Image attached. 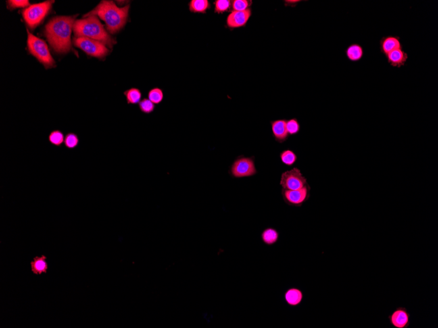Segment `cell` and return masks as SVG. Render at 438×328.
I'll use <instances>...</instances> for the list:
<instances>
[{"mask_svg":"<svg viewBox=\"0 0 438 328\" xmlns=\"http://www.w3.org/2000/svg\"><path fill=\"white\" fill-rule=\"evenodd\" d=\"M75 17H54L45 28V35L54 51L59 54L68 53L72 48L71 34L75 22Z\"/></svg>","mask_w":438,"mask_h":328,"instance_id":"obj_1","label":"cell"},{"mask_svg":"<svg viewBox=\"0 0 438 328\" xmlns=\"http://www.w3.org/2000/svg\"><path fill=\"white\" fill-rule=\"evenodd\" d=\"M130 5L124 7L117 6L112 1H102L93 10L84 15V18L96 16L105 22L109 33L114 34L120 31L126 24L129 17Z\"/></svg>","mask_w":438,"mask_h":328,"instance_id":"obj_2","label":"cell"},{"mask_svg":"<svg viewBox=\"0 0 438 328\" xmlns=\"http://www.w3.org/2000/svg\"><path fill=\"white\" fill-rule=\"evenodd\" d=\"M73 30L76 37L88 38L96 40L110 49L116 43V40L108 33L96 16L85 17V19L75 21Z\"/></svg>","mask_w":438,"mask_h":328,"instance_id":"obj_3","label":"cell"},{"mask_svg":"<svg viewBox=\"0 0 438 328\" xmlns=\"http://www.w3.org/2000/svg\"><path fill=\"white\" fill-rule=\"evenodd\" d=\"M27 33H28L27 45H28L30 53L37 59V60L42 63L45 68H51L55 66V61L50 53L46 42L34 36L33 34L30 33L28 29H27Z\"/></svg>","mask_w":438,"mask_h":328,"instance_id":"obj_4","label":"cell"},{"mask_svg":"<svg viewBox=\"0 0 438 328\" xmlns=\"http://www.w3.org/2000/svg\"><path fill=\"white\" fill-rule=\"evenodd\" d=\"M54 1H46L42 3L30 5L22 11V17L27 26L34 30L49 14Z\"/></svg>","mask_w":438,"mask_h":328,"instance_id":"obj_5","label":"cell"},{"mask_svg":"<svg viewBox=\"0 0 438 328\" xmlns=\"http://www.w3.org/2000/svg\"><path fill=\"white\" fill-rule=\"evenodd\" d=\"M229 174L234 178L252 177L257 174L255 163V157H245L240 155L236 157L229 170Z\"/></svg>","mask_w":438,"mask_h":328,"instance_id":"obj_6","label":"cell"},{"mask_svg":"<svg viewBox=\"0 0 438 328\" xmlns=\"http://www.w3.org/2000/svg\"><path fill=\"white\" fill-rule=\"evenodd\" d=\"M74 46L82 49L89 56L100 59H105L109 55V50L107 46L96 41L84 37H76L73 40Z\"/></svg>","mask_w":438,"mask_h":328,"instance_id":"obj_7","label":"cell"},{"mask_svg":"<svg viewBox=\"0 0 438 328\" xmlns=\"http://www.w3.org/2000/svg\"><path fill=\"white\" fill-rule=\"evenodd\" d=\"M307 178L303 175L301 170L294 167L282 174L280 185L282 189L285 190H299L302 189L308 184Z\"/></svg>","mask_w":438,"mask_h":328,"instance_id":"obj_8","label":"cell"},{"mask_svg":"<svg viewBox=\"0 0 438 328\" xmlns=\"http://www.w3.org/2000/svg\"><path fill=\"white\" fill-rule=\"evenodd\" d=\"M311 187L309 184L299 190L282 189V198L287 205L294 207H301L310 197Z\"/></svg>","mask_w":438,"mask_h":328,"instance_id":"obj_9","label":"cell"},{"mask_svg":"<svg viewBox=\"0 0 438 328\" xmlns=\"http://www.w3.org/2000/svg\"><path fill=\"white\" fill-rule=\"evenodd\" d=\"M252 16V9L243 11H232L226 19V26L230 29L241 28L246 26Z\"/></svg>","mask_w":438,"mask_h":328,"instance_id":"obj_10","label":"cell"},{"mask_svg":"<svg viewBox=\"0 0 438 328\" xmlns=\"http://www.w3.org/2000/svg\"><path fill=\"white\" fill-rule=\"evenodd\" d=\"M390 324L395 328H408L410 326V314L405 308H397L389 316Z\"/></svg>","mask_w":438,"mask_h":328,"instance_id":"obj_11","label":"cell"},{"mask_svg":"<svg viewBox=\"0 0 438 328\" xmlns=\"http://www.w3.org/2000/svg\"><path fill=\"white\" fill-rule=\"evenodd\" d=\"M286 122L287 120L284 119L270 122L273 136L278 143H285L289 139V135L286 128Z\"/></svg>","mask_w":438,"mask_h":328,"instance_id":"obj_12","label":"cell"},{"mask_svg":"<svg viewBox=\"0 0 438 328\" xmlns=\"http://www.w3.org/2000/svg\"><path fill=\"white\" fill-rule=\"evenodd\" d=\"M379 44L380 52L385 56L395 49L402 48V44L399 36H385L380 39Z\"/></svg>","mask_w":438,"mask_h":328,"instance_id":"obj_13","label":"cell"},{"mask_svg":"<svg viewBox=\"0 0 438 328\" xmlns=\"http://www.w3.org/2000/svg\"><path fill=\"white\" fill-rule=\"evenodd\" d=\"M385 57L387 59L388 63L394 68H401V67L405 66V63L408 59V55L403 49V48L395 49L387 54Z\"/></svg>","mask_w":438,"mask_h":328,"instance_id":"obj_14","label":"cell"},{"mask_svg":"<svg viewBox=\"0 0 438 328\" xmlns=\"http://www.w3.org/2000/svg\"><path fill=\"white\" fill-rule=\"evenodd\" d=\"M303 299H304V294L302 290L297 287H291L288 289L284 294V299H285L286 304L290 307L299 306V305L302 304Z\"/></svg>","mask_w":438,"mask_h":328,"instance_id":"obj_15","label":"cell"},{"mask_svg":"<svg viewBox=\"0 0 438 328\" xmlns=\"http://www.w3.org/2000/svg\"><path fill=\"white\" fill-rule=\"evenodd\" d=\"M345 54L347 59L351 62H358L364 57V48L360 44L352 43L347 48Z\"/></svg>","mask_w":438,"mask_h":328,"instance_id":"obj_16","label":"cell"},{"mask_svg":"<svg viewBox=\"0 0 438 328\" xmlns=\"http://www.w3.org/2000/svg\"><path fill=\"white\" fill-rule=\"evenodd\" d=\"M30 268L34 275H40L42 274L47 273L48 269L47 257L42 256L34 258L33 261L30 262Z\"/></svg>","mask_w":438,"mask_h":328,"instance_id":"obj_17","label":"cell"},{"mask_svg":"<svg viewBox=\"0 0 438 328\" xmlns=\"http://www.w3.org/2000/svg\"><path fill=\"white\" fill-rule=\"evenodd\" d=\"M280 238L279 232L273 227L266 228L261 233V239L264 245L272 246L278 243Z\"/></svg>","mask_w":438,"mask_h":328,"instance_id":"obj_18","label":"cell"},{"mask_svg":"<svg viewBox=\"0 0 438 328\" xmlns=\"http://www.w3.org/2000/svg\"><path fill=\"white\" fill-rule=\"evenodd\" d=\"M211 8L208 0H192L189 3V10L194 13H206Z\"/></svg>","mask_w":438,"mask_h":328,"instance_id":"obj_19","label":"cell"},{"mask_svg":"<svg viewBox=\"0 0 438 328\" xmlns=\"http://www.w3.org/2000/svg\"><path fill=\"white\" fill-rule=\"evenodd\" d=\"M124 95L126 97L128 104H137L141 101L142 93L137 88H131L124 91Z\"/></svg>","mask_w":438,"mask_h":328,"instance_id":"obj_20","label":"cell"},{"mask_svg":"<svg viewBox=\"0 0 438 328\" xmlns=\"http://www.w3.org/2000/svg\"><path fill=\"white\" fill-rule=\"evenodd\" d=\"M280 158L281 162L285 166H292L297 162L298 157L293 150L287 149L280 153Z\"/></svg>","mask_w":438,"mask_h":328,"instance_id":"obj_21","label":"cell"},{"mask_svg":"<svg viewBox=\"0 0 438 328\" xmlns=\"http://www.w3.org/2000/svg\"><path fill=\"white\" fill-rule=\"evenodd\" d=\"M65 136L63 132L59 130H54L49 134L48 140L52 145L60 147L64 143Z\"/></svg>","mask_w":438,"mask_h":328,"instance_id":"obj_22","label":"cell"},{"mask_svg":"<svg viewBox=\"0 0 438 328\" xmlns=\"http://www.w3.org/2000/svg\"><path fill=\"white\" fill-rule=\"evenodd\" d=\"M215 13L217 14L228 12L231 8L232 1L230 0H216L214 2Z\"/></svg>","mask_w":438,"mask_h":328,"instance_id":"obj_23","label":"cell"},{"mask_svg":"<svg viewBox=\"0 0 438 328\" xmlns=\"http://www.w3.org/2000/svg\"><path fill=\"white\" fill-rule=\"evenodd\" d=\"M80 140L78 135L74 132H69L65 138V145L66 148L74 149L78 146Z\"/></svg>","mask_w":438,"mask_h":328,"instance_id":"obj_24","label":"cell"},{"mask_svg":"<svg viewBox=\"0 0 438 328\" xmlns=\"http://www.w3.org/2000/svg\"><path fill=\"white\" fill-rule=\"evenodd\" d=\"M148 97L154 104H159L163 101L164 95L162 90L158 87H155L150 90L148 93Z\"/></svg>","mask_w":438,"mask_h":328,"instance_id":"obj_25","label":"cell"},{"mask_svg":"<svg viewBox=\"0 0 438 328\" xmlns=\"http://www.w3.org/2000/svg\"><path fill=\"white\" fill-rule=\"evenodd\" d=\"M286 128L289 136H295L299 133L301 124L297 118H291L287 120Z\"/></svg>","mask_w":438,"mask_h":328,"instance_id":"obj_26","label":"cell"},{"mask_svg":"<svg viewBox=\"0 0 438 328\" xmlns=\"http://www.w3.org/2000/svg\"><path fill=\"white\" fill-rule=\"evenodd\" d=\"M253 1L250 0H233L232 1V11H243L251 8Z\"/></svg>","mask_w":438,"mask_h":328,"instance_id":"obj_27","label":"cell"},{"mask_svg":"<svg viewBox=\"0 0 438 328\" xmlns=\"http://www.w3.org/2000/svg\"><path fill=\"white\" fill-rule=\"evenodd\" d=\"M139 109L142 113L146 114H152L155 109V104L149 99H143L139 103Z\"/></svg>","mask_w":438,"mask_h":328,"instance_id":"obj_28","label":"cell"},{"mask_svg":"<svg viewBox=\"0 0 438 328\" xmlns=\"http://www.w3.org/2000/svg\"><path fill=\"white\" fill-rule=\"evenodd\" d=\"M7 7L11 10L17 8H24L30 6L28 0H10L7 1Z\"/></svg>","mask_w":438,"mask_h":328,"instance_id":"obj_29","label":"cell"}]
</instances>
